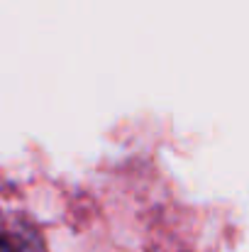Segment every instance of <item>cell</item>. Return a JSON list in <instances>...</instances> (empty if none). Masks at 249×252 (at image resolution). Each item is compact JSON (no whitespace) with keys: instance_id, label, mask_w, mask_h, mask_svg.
I'll list each match as a JSON object with an SVG mask.
<instances>
[{"instance_id":"1","label":"cell","mask_w":249,"mask_h":252,"mask_svg":"<svg viewBox=\"0 0 249 252\" xmlns=\"http://www.w3.org/2000/svg\"><path fill=\"white\" fill-rule=\"evenodd\" d=\"M0 252H15V248H12V243L5 238V235H0Z\"/></svg>"}]
</instances>
